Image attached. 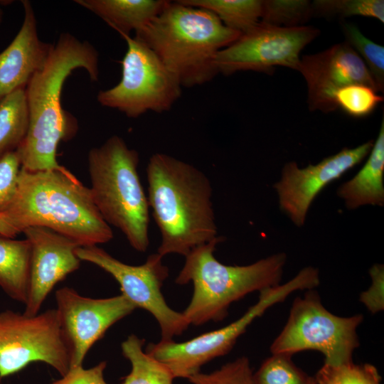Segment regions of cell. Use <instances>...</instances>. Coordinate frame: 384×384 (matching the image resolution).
I'll list each match as a JSON object with an SVG mask.
<instances>
[{"label":"cell","instance_id":"cell-1","mask_svg":"<svg viewBox=\"0 0 384 384\" xmlns=\"http://www.w3.org/2000/svg\"><path fill=\"white\" fill-rule=\"evenodd\" d=\"M98 52L87 41L63 33L43 69L26 87L29 127L16 149L21 168L29 171H69L58 164L56 151L61 141L71 139L78 130L77 119L62 108L63 85L76 68L86 70L92 81L99 78Z\"/></svg>","mask_w":384,"mask_h":384},{"label":"cell","instance_id":"cell-2","mask_svg":"<svg viewBox=\"0 0 384 384\" xmlns=\"http://www.w3.org/2000/svg\"><path fill=\"white\" fill-rule=\"evenodd\" d=\"M149 208L161 233L157 253L186 257L218 235L213 189L195 166L157 152L146 166Z\"/></svg>","mask_w":384,"mask_h":384},{"label":"cell","instance_id":"cell-3","mask_svg":"<svg viewBox=\"0 0 384 384\" xmlns=\"http://www.w3.org/2000/svg\"><path fill=\"white\" fill-rule=\"evenodd\" d=\"M4 214L21 233L30 226H43L79 246L106 243L114 236L90 188L70 171L21 168L15 197Z\"/></svg>","mask_w":384,"mask_h":384},{"label":"cell","instance_id":"cell-4","mask_svg":"<svg viewBox=\"0 0 384 384\" xmlns=\"http://www.w3.org/2000/svg\"><path fill=\"white\" fill-rule=\"evenodd\" d=\"M241 34L211 11L178 0L167 1L159 16L135 32L134 38L154 51L182 87L191 88L218 74L217 53Z\"/></svg>","mask_w":384,"mask_h":384},{"label":"cell","instance_id":"cell-5","mask_svg":"<svg viewBox=\"0 0 384 384\" xmlns=\"http://www.w3.org/2000/svg\"><path fill=\"white\" fill-rule=\"evenodd\" d=\"M225 240H214L192 250L175 282H192L193 292L188 306L182 312L189 325L201 326L219 321L228 315L234 302L247 294L279 284L286 255L277 253L243 266L226 265L213 255L216 246Z\"/></svg>","mask_w":384,"mask_h":384},{"label":"cell","instance_id":"cell-6","mask_svg":"<svg viewBox=\"0 0 384 384\" xmlns=\"http://www.w3.org/2000/svg\"><path fill=\"white\" fill-rule=\"evenodd\" d=\"M139 162L138 152L117 135L91 149L87 156L90 189L97 210L134 250L144 252L149 245V206Z\"/></svg>","mask_w":384,"mask_h":384},{"label":"cell","instance_id":"cell-7","mask_svg":"<svg viewBox=\"0 0 384 384\" xmlns=\"http://www.w3.org/2000/svg\"><path fill=\"white\" fill-rule=\"evenodd\" d=\"M316 283L314 272L303 268L286 283L260 291L257 303L228 325L184 342L171 340L149 343L146 352L168 366L175 378L188 379L201 372V367L209 361L228 353L247 326L267 309L283 302L294 292L314 288Z\"/></svg>","mask_w":384,"mask_h":384},{"label":"cell","instance_id":"cell-8","mask_svg":"<svg viewBox=\"0 0 384 384\" xmlns=\"http://www.w3.org/2000/svg\"><path fill=\"white\" fill-rule=\"evenodd\" d=\"M313 289L294 300L285 326L270 346L272 354L292 356L315 350L324 355L325 364L352 362L353 353L359 346L356 330L363 315L344 317L332 314Z\"/></svg>","mask_w":384,"mask_h":384},{"label":"cell","instance_id":"cell-9","mask_svg":"<svg viewBox=\"0 0 384 384\" xmlns=\"http://www.w3.org/2000/svg\"><path fill=\"white\" fill-rule=\"evenodd\" d=\"M127 49L122 60V78L115 86L101 90L98 102L131 118L147 112L169 111L182 94V87L148 46L123 34Z\"/></svg>","mask_w":384,"mask_h":384},{"label":"cell","instance_id":"cell-10","mask_svg":"<svg viewBox=\"0 0 384 384\" xmlns=\"http://www.w3.org/2000/svg\"><path fill=\"white\" fill-rule=\"evenodd\" d=\"M34 362L50 366L61 376L70 369V353L56 309L32 316L9 309L1 311L0 379Z\"/></svg>","mask_w":384,"mask_h":384},{"label":"cell","instance_id":"cell-11","mask_svg":"<svg viewBox=\"0 0 384 384\" xmlns=\"http://www.w3.org/2000/svg\"><path fill=\"white\" fill-rule=\"evenodd\" d=\"M75 253L81 261L109 273L119 284L122 294L136 308L147 311L155 318L160 326L161 341L173 340L188 329L189 324L183 314L172 309L161 293L169 270L159 253L149 255L140 265L124 263L97 245L79 246Z\"/></svg>","mask_w":384,"mask_h":384},{"label":"cell","instance_id":"cell-12","mask_svg":"<svg viewBox=\"0 0 384 384\" xmlns=\"http://www.w3.org/2000/svg\"><path fill=\"white\" fill-rule=\"evenodd\" d=\"M319 34L313 26H276L260 21L217 53L215 66L224 75L247 70L272 74L277 65L297 70L301 51Z\"/></svg>","mask_w":384,"mask_h":384},{"label":"cell","instance_id":"cell-13","mask_svg":"<svg viewBox=\"0 0 384 384\" xmlns=\"http://www.w3.org/2000/svg\"><path fill=\"white\" fill-rule=\"evenodd\" d=\"M55 297L60 326L70 353V368L82 366L92 346L112 325L137 309L122 294L95 299L63 287L55 292Z\"/></svg>","mask_w":384,"mask_h":384},{"label":"cell","instance_id":"cell-14","mask_svg":"<svg viewBox=\"0 0 384 384\" xmlns=\"http://www.w3.org/2000/svg\"><path fill=\"white\" fill-rule=\"evenodd\" d=\"M373 140L355 148H345L316 165L300 169L289 162L282 169L281 179L274 184L280 208L297 226H302L310 205L329 183L360 163L369 154Z\"/></svg>","mask_w":384,"mask_h":384},{"label":"cell","instance_id":"cell-15","mask_svg":"<svg viewBox=\"0 0 384 384\" xmlns=\"http://www.w3.org/2000/svg\"><path fill=\"white\" fill-rule=\"evenodd\" d=\"M297 71L306 80L307 103L311 111L328 113L338 110L334 95L348 85H366L377 91L365 63L346 41L324 51L304 55Z\"/></svg>","mask_w":384,"mask_h":384},{"label":"cell","instance_id":"cell-16","mask_svg":"<svg viewBox=\"0 0 384 384\" xmlns=\"http://www.w3.org/2000/svg\"><path fill=\"white\" fill-rule=\"evenodd\" d=\"M31 243L28 299L24 313L36 315L54 287L77 270L80 260L75 253L79 245L71 239L43 226H30L23 232Z\"/></svg>","mask_w":384,"mask_h":384},{"label":"cell","instance_id":"cell-17","mask_svg":"<svg viewBox=\"0 0 384 384\" xmlns=\"http://www.w3.org/2000/svg\"><path fill=\"white\" fill-rule=\"evenodd\" d=\"M23 21L11 43L0 53V100L26 87L33 76L46 65L54 45L40 40L31 3L22 0Z\"/></svg>","mask_w":384,"mask_h":384},{"label":"cell","instance_id":"cell-18","mask_svg":"<svg viewBox=\"0 0 384 384\" xmlns=\"http://www.w3.org/2000/svg\"><path fill=\"white\" fill-rule=\"evenodd\" d=\"M366 164L357 174L338 189V196L348 209L384 203V121Z\"/></svg>","mask_w":384,"mask_h":384},{"label":"cell","instance_id":"cell-19","mask_svg":"<svg viewBox=\"0 0 384 384\" xmlns=\"http://www.w3.org/2000/svg\"><path fill=\"white\" fill-rule=\"evenodd\" d=\"M168 0H77L78 5L90 11L120 36L129 35L151 23L164 8Z\"/></svg>","mask_w":384,"mask_h":384},{"label":"cell","instance_id":"cell-20","mask_svg":"<svg viewBox=\"0 0 384 384\" xmlns=\"http://www.w3.org/2000/svg\"><path fill=\"white\" fill-rule=\"evenodd\" d=\"M31 243L0 235V287L12 299L26 304L30 289Z\"/></svg>","mask_w":384,"mask_h":384},{"label":"cell","instance_id":"cell-21","mask_svg":"<svg viewBox=\"0 0 384 384\" xmlns=\"http://www.w3.org/2000/svg\"><path fill=\"white\" fill-rule=\"evenodd\" d=\"M26 87L18 88L0 100V156L16 150L29 127Z\"/></svg>","mask_w":384,"mask_h":384},{"label":"cell","instance_id":"cell-22","mask_svg":"<svg viewBox=\"0 0 384 384\" xmlns=\"http://www.w3.org/2000/svg\"><path fill=\"white\" fill-rule=\"evenodd\" d=\"M144 343L134 334L122 342V355L131 363L132 369L120 384H173L175 377L171 370L143 351Z\"/></svg>","mask_w":384,"mask_h":384},{"label":"cell","instance_id":"cell-23","mask_svg":"<svg viewBox=\"0 0 384 384\" xmlns=\"http://www.w3.org/2000/svg\"><path fill=\"white\" fill-rule=\"evenodd\" d=\"M182 4L208 10L228 28L243 33L261 19L262 0H179Z\"/></svg>","mask_w":384,"mask_h":384},{"label":"cell","instance_id":"cell-24","mask_svg":"<svg viewBox=\"0 0 384 384\" xmlns=\"http://www.w3.org/2000/svg\"><path fill=\"white\" fill-rule=\"evenodd\" d=\"M347 42L361 57L368 68L378 92L384 90V47L365 36L358 28L346 22L341 23Z\"/></svg>","mask_w":384,"mask_h":384},{"label":"cell","instance_id":"cell-25","mask_svg":"<svg viewBox=\"0 0 384 384\" xmlns=\"http://www.w3.org/2000/svg\"><path fill=\"white\" fill-rule=\"evenodd\" d=\"M314 16L311 3L306 0L262 1L261 22L276 26L295 27Z\"/></svg>","mask_w":384,"mask_h":384},{"label":"cell","instance_id":"cell-26","mask_svg":"<svg viewBox=\"0 0 384 384\" xmlns=\"http://www.w3.org/2000/svg\"><path fill=\"white\" fill-rule=\"evenodd\" d=\"M317 384H381L378 369L369 363H324L314 377Z\"/></svg>","mask_w":384,"mask_h":384},{"label":"cell","instance_id":"cell-27","mask_svg":"<svg viewBox=\"0 0 384 384\" xmlns=\"http://www.w3.org/2000/svg\"><path fill=\"white\" fill-rule=\"evenodd\" d=\"M314 15L346 18L354 16L374 18L384 22L383 0H316Z\"/></svg>","mask_w":384,"mask_h":384},{"label":"cell","instance_id":"cell-28","mask_svg":"<svg viewBox=\"0 0 384 384\" xmlns=\"http://www.w3.org/2000/svg\"><path fill=\"white\" fill-rule=\"evenodd\" d=\"M257 384H308L309 376L299 368L291 356L272 354L254 373Z\"/></svg>","mask_w":384,"mask_h":384},{"label":"cell","instance_id":"cell-29","mask_svg":"<svg viewBox=\"0 0 384 384\" xmlns=\"http://www.w3.org/2000/svg\"><path fill=\"white\" fill-rule=\"evenodd\" d=\"M383 101L373 88L362 84H351L338 90L334 95L337 109L354 117L370 114Z\"/></svg>","mask_w":384,"mask_h":384},{"label":"cell","instance_id":"cell-30","mask_svg":"<svg viewBox=\"0 0 384 384\" xmlns=\"http://www.w3.org/2000/svg\"><path fill=\"white\" fill-rule=\"evenodd\" d=\"M192 384H257L249 359L240 357L209 373H198L188 378Z\"/></svg>","mask_w":384,"mask_h":384},{"label":"cell","instance_id":"cell-31","mask_svg":"<svg viewBox=\"0 0 384 384\" xmlns=\"http://www.w3.org/2000/svg\"><path fill=\"white\" fill-rule=\"evenodd\" d=\"M21 163L16 150L0 156V213L10 207L17 191Z\"/></svg>","mask_w":384,"mask_h":384},{"label":"cell","instance_id":"cell-32","mask_svg":"<svg viewBox=\"0 0 384 384\" xmlns=\"http://www.w3.org/2000/svg\"><path fill=\"white\" fill-rule=\"evenodd\" d=\"M371 284L360 295V302L372 314H376L384 309V267L383 265H374L369 271Z\"/></svg>","mask_w":384,"mask_h":384},{"label":"cell","instance_id":"cell-33","mask_svg":"<svg viewBox=\"0 0 384 384\" xmlns=\"http://www.w3.org/2000/svg\"><path fill=\"white\" fill-rule=\"evenodd\" d=\"M107 362L102 361L90 368H84L82 366L73 367L60 379L50 384H109L104 378V370Z\"/></svg>","mask_w":384,"mask_h":384},{"label":"cell","instance_id":"cell-34","mask_svg":"<svg viewBox=\"0 0 384 384\" xmlns=\"http://www.w3.org/2000/svg\"><path fill=\"white\" fill-rule=\"evenodd\" d=\"M21 232L11 223L8 217L0 213V235L14 238Z\"/></svg>","mask_w":384,"mask_h":384},{"label":"cell","instance_id":"cell-35","mask_svg":"<svg viewBox=\"0 0 384 384\" xmlns=\"http://www.w3.org/2000/svg\"><path fill=\"white\" fill-rule=\"evenodd\" d=\"M308 384H317L314 378L309 376Z\"/></svg>","mask_w":384,"mask_h":384},{"label":"cell","instance_id":"cell-36","mask_svg":"<svg viewBox=\"0 0 384 384\" xmlns=\"http://www.w3.org/2000/svg\"><path fill=\"white\" fill-rule=\"evenodd\" d=\"M3 18H4V12H3L2 9L0 7V24L3 21Z\"/></svg>","mask_w":384,"mask_h":384}]
</instances>
